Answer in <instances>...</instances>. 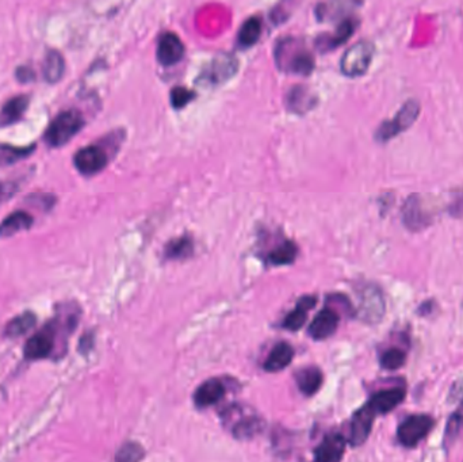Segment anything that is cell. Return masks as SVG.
<instances>
[{"label": "cell", "mask_w": 463, "mask_h": 462, "mask_svg": "<svg viewBox=\"0 0 463 462\" xmlns=\"http://www.w3.org/2000/svg\"><path fill=\"white\" fill-rule=\"evenodd\" d=\"M317 300L313 295H305L298 300L295 308L285 317L283 320V327L287 328L289 331H298L307 323L308 312L311 308H314Z\"/></svg>", "instance_id": "ac0fdd59"}, {"label": "cell", "mask_w": 463, "mask_h": 462, "mask_svg": "<svg viewBox=\"0 0 463 462\" xmlns=\"http://www.w3.org/2000/svg\"><path fill=\"white\" fill-rule=\"evenodd\" d=\"M262 21L258 16L248 18L243 23L237 35V44L240 47H253L262 35Z\"/></svg>", "instance_id": "cb8c5ba5"}, {"label": "cell", "mask_w": 463, "mask_h": 462, "mask_svg": "<svg viewBox=\"0 0 463 462\" xmlns=\"http://www.w3.org/2000/svg\"><path fill=\"white\" fill-rule=\"evenodd\" d=\"M16 80L21 83H30L35 80L34 71L31 69L30 67H26V65H21L16 68Z\"/></svg>", "instance_id": "d6a6232c"}, {"label": "cell", "mask_w": 463, "mask_h": 462, "mask_svg": "<svg viewBox=\"0 0 463 462\" xmlns=\"http://www.w3.org/2000/svg\"><path fill=\"white\" fill-rule=\"evenodd\" d=\"M195 98V93L185 89L182 86H176L171 91V105L175 108H183L187 103H190Z\"/></svg>", "instance_id": "4dcf8cb0"}, {"label": "cell", "mask_w": 463, "mask_h": 462, "mask_svg": "<svg viewBox=\"0 0 463 462\" xmlns=\"http://www.w3.org/2000/svg\"><path fill=\"white\" fill-rule=\"evenodd\" d=\"M224 422L231 427L232 432L236 438H252L261 430V420L255 416L244 415L241 408L232 407L225 411Z\"/></svg>", "instance_id": "52a82bcc"}, {"label": "cell", "mask_w": 463, "mask_h": 462, "mask_svg": "<svg viewBox=\"0 0 463 462\" xmlns=\"http://www.w3.org/2000/svg\"><path fill=\"white\" fill-rule=\"evenodd\" d=\"M433 420L427 415H413L406 417L397 432L399 441L406 447L416 446L433 430Z\"/></svg>", "instance_id": "8992f818"}, {"label": "cell", "mask_w": 463, "mask_h": 462, "mask_svg": "<svg viewBox=\"0 0 463 462\" xmlns=\"http://www.w3.org/2000/svg\"><path fill=\"white\" fill-rule=\"evenodd\" d=\"M356 26H358V21L354 18H348V19L343 21L338 26V29L333 31V34L323 35L317 40V47L321 49L323 52H326V50H332V49L339 47L345 41H348V38L354 34Z\"/></svg>", "instance_id": "9a60e30c"}, {"label": "cell", "mask_w": 463, "mask_h": 462, "mask_svg": "<svg viewBox=\"0 0 463 462\" xmlns=\"http://www.w3.org/2000/svg\"><path fill=\"white\" fill-rule=\"evenodd\" d=\"M74 164L81 175L91 176L108 166V154L99 144L87 145L77 151L74 157Z\"/></svg>", "instance_id": "5b68a950"}, {"label": "cell", "mask_w": 463, "mask_h": 462, "mask_svg": "<svg viewBox=\"0 0 463 462\" xmlns=\"http://www.w3.org/2000/svg\"><path fill=\"white\" fill-rule=\"evenodd\" d=\"M345 450V439L340 434H331L314 451L316 462H340Z\"/></svg>", "instance_id": "7c38bea8"}, {"label": "cell", "mask_w": 463, "mask_h": 462, "mask_svg": "<svg viewBox=\"0 0 463 462\" xmlns=\"http://www.w3.org/2000/svg\"><path fill=\"white\" fill-rule=\"evenodd\" d=\"M30 105L29 95H16L8 99L0 108V128H7L19 123Z\"/></svg>", "instance_id": "8fae6325"}, {"label": "cell", "mask_w": 463, "mask_h": 462, "mask_svg": "<svg viewBox=\"0 0 463 462\" xmlns=\"http://www.w3.org/2000/svg\"><path fill=\"white\" fill-rule=\"evenodd\" d=\"M237 62L231 56H219L205 69L202 77L207 79L210 83H222L236 72Z\"/></svg>", "instance_id": "2e32d148"}, {"label": "cell", "mask_w": 463, "mask_h": 462, "mask_svg": "<svg viewBox=\"0 0 463 462\" xmlns=\"http://www.w3.org/2000/svg\"><path fill=\"white\" fill-rule=\"evenodd\" d=\"M275 59L279 68L292 74L309 75L314 68L313 56L294 38H286L279 43Z\"/></svg>", "instance_id": "7a4b0ae2"}, {"label": "cell", "mask_w": 463, "mask_h": 462, "mask_svg": "<svg viewBox=\"0 0 463 462\" xmlns=\"http://www.w3.org/2000/svg\"><path fill=\"white\" fill-rule=\"evenodd\" d=\"M37 145H28V147H18L11 144L0 142V167H7L16 164V162L28 159L30 154H34Z\"/></svg>", "instance_id": "603a6c76"}, {"label": "cell", "mask_w": 463, "mask_h": 462, "mask_svg": "<svg viewBox=\"0 0 463 462\" xmlns=\"http://www.w3.org/2000/svg\"><path fill=\"white\" fill-rule=\"evenodd\" d=\"M65 72V60L62 53L56 49L47 50L44 65H42V75L49 84L59 83Z\"/></svg>", "instance_id": "7402d4cb"}, {"label": "cell", "mask_w": 463, "mask_h": 462, "mask_svg": "<svg viewBox=\"0 0 463 462\" xmlns=\"http://www.w3.org/2000/svg\"><path fill=\"white\" fill-rule=\"evenodd\" d=\"M84 125V117L79 110H64L49 123L44 133V141L50 148H60L74 139Z\"/></svg>", "instance_id": "6da1fadb"}, {"label": "cell", "mask_w": 463, "mask_h": 462, "mask_svg": "<svg viewBox=\"0 0 463 462\" xmlns=\"http://www.w3.org/2000/svg\"><path fill=\"white\" fill-rule=\"evenodd\" d=\"M362 308L363 313L367 317L372 316H381L384 312V301L381 297V293L378 292L374 288H367L363 292V298H362Z\"/></svg>", "instance_id": "83f0119b"}, {"label": "cell", "mask_w": 463, "mask_h": 462, "mask_svg": "<svg viewBox=\"0 0 463 462\" xmlns=\"http://www.w3.org/2000/svg\"><path fill=\"white\" fill-rule=\"evenodd\" d=\"M405 359L406 355L400 349H389L381 355V366L387 370L400 369L405 364Z\"/></svg>", "instance_id": "f546056e"}, {"label": "cell", "mask_w": 463, "mask_h": 462, "mask_svg": "<svg viewBox=\"0 0 463 462\" xmlns=\"http://www.w3.org/2000/svg\"><path fill=\"white\" fill-rule=\"evenodd\" d=\"M287 108L295 113H305L317 103V96L305 86H294L286 98Z\"/></svg>", "instance_id": "44dd1931"}, {"label": "cell", "mask_w": 463, "mask_h": 462, "mask_svg": "<svg viewBox=\"0 0 463 462\" xmlns=\"http://www.w3.org/2000/svg\"><path fill=\"white\" fill-rule=\"evenodd\" d=\"M144 449L136 442H127L115 454L114 462H141L144 458Z\"/></svg>", "instance_id": "f1b7e54d"}, {"label": "cell", "mask_w": 463, "mask_h": 462, "mask_svg": "<svg viewBox=\"0 0 463 462\" xmlns=\"http://www.w3.org/2000/svg\"><path fill=\"white\" fill-rule=\"evenodd\" d=\"M34 218L25 210H16L6 217L0 224V237H11L19 232L30 230Z\"/></svg>", "instance_id": "e0dca14e"}, {"label": "cell", "mask_w": 463, "mask_h": 462, "mask_svg": "<svg viewBox=\"0 0 463 462\" xmlns=\"http://www.w3.org/2000/svg\"><path fill=\"white\" fill-rule=\"evenodd\" d=\"M295 381L304 395L313 396L323 384V373L316 366H308L295 373Z\"/></svg>", "instance_id": "ffe728a7"}, {"label": "cell", "mask_w": 463, "mask_h": 462, "mask_svg": "<svg viewBox=\"0 0 463 462\" xmlns=\"http://www.w3.org/2000/svg\"><path fill=\"white\" fill-rule=\"evenodd\" d=\"M339 322V313L335 309H321L309 325V335L316 340L326 339L336 332Z\"/></svg>", "instance_id": "30bf717a"}, {"label": "cell", "mask_w": 463, "mask_h": 462, "mask_svg": "<svg viewBox=\"0 0 463 462\" xmlns=\"http://www.w3.org/2000/svg\"><path fill=\"white\" fill-rule=\"evenodd\" d=\"M225 395V385L218 378H210L197 388L194 393V402L198 408L215 405Z\"/></svg>", "instance_id": "4fadbf2b"}, {"label": "cell", "mask_w": 463, "mask_h": 462, "mask_svg": "<svg viewBox=\"0 0 463 462\" xmlns=\"http://www.w3.org/2000/svg\"><path fill=\"white\" fill-rule=\"evenodd\" d=\"M375 416L377 414L371 410L369 404H366L354 414L351 420V432H350V444L353 446H360L367 441Z\"/></svg>", "instance_id": "9c48e42d"}, {"label": "cell", "mask_w": 463, "mask_h": 462, "mask_svg": "<svg viewBox=\"0 0 463 462\" xmlns=\"http://www.w3.org/2000/svg\"><path fill=\"white\" fill-rule=\"evenodd\" d=\"M19 190V184L14 181H1L0 182V205L13 198Z\"/></svg>", "instance_id": "1f68e13d"}, {"label": "cell", "mask_w": 463, "mask_h": 462, "mask_svg": "<svg viewBox=\"0 0 463 462\" xmlns=\"http://www.w3.org/2000/svg\"><path fill=\"white\" fill-rule=\"evenodd\" d=\"M35 322H37V317L34 313L25 312L7 323L4 328V335L8 338H18V337L29 332L31 328L35 325Z\"/></svg>", "instance_id": "484cf974"}, {"label": "cell", "mask_w": 463, "mask_h": 462, "mask_svg": "<svg viewBox=\"0 0 463 462\" xmlns=\"http://www.w3.org/2000/svg\"><path fill=\"white\" fill-rule=\"evenodd\" d=\"M375 47L370 41H359L355 45L348 47L340 60L341 72L348 77L365 75L370 67L374 57Z\"/></svg>", "instance_id": "3957f363"}, {"label": "cell", "mask_w": 463, "mask_h": 462, "mask_svg": "<svg viewBox=\"0 0 463 462\" xmlns=\"http://www.w3.org/2000/svg\"><path fill=\"white\" fill-rule=\"evenodd\" d=\"M420 114V103L416 99H409L406 101L400 111L390 120L381 123V126L377 129L375 139L379 140L381 142L387 141V140L396 137L406 129H409Z\"/></svg>", "instance_id": "277c9868"}, {"label": "cell", "mask_w": 463, "mask_h": 462, "mask_svg": "<svg viewBox=\"0 0 463 462\" xmlns=\"http://www.w3.org/2000/svg\"><path fill=\"white\" fill-rule=\"evenodd\" d=\"M298 255V247L295 246V243L286 240L285 243L279 244L275 249H273L268 257L267 261L274 264V266H285V264H292L295 261Z\"/></svg>", "instance_id": "4316f807"}, {"label": "cell", "mask_w": 463, "mask_h": 462, "mask_svg": "<svg viewBox=\"0 0 463 462\" xmlns=\"http://www.w3.org/2000/svg\"><path fill=\"white\" fill-rule=\"evenodd\" d=\"M404 396H405L404 389L391 388L375 393L367 404L377 415H382L393 411L404 400Z\"/></svg>", "instance_id": "5bb4252c"}, {"label": "cell", "mask_w": 463, "mask_h": 462, "mask_svg": "<svg viewBox=\"0 0 463 462\" xmlns=\"http://www.w3.org/2000/svg\"><path fill=\"white\" fill-rule=\"evenodd\" d=\"M185 55V45L179 35L172 31L163 33L157 43V60L160 64L171 67L182 60Z\"/></svg>", "instance_id": "ba28073f"}, {"label": "cell", "mask_w": 463, "mask_h": 462, "mask_svg": "<svg viewBox=\"0 0 463 462\" xmlns=\"http://www.w3.org/2000/svg\"><path fill=\"white\" fill-rule=\"evenodd\" d=\"M293 356V347L286 342H280L267 356V359L264 362V369L271 371V373L280 371L292 364Z\"/></svg>", "instance_id": "d6986e66"}, {"label": "cell", "mask_w": 463, "mask_h": 462, "mask_svg": "<svg viewBox=\"0 0 463 462\" xmlns=\"http://www.w3.org/2000/svg\"><path fill=\"white\" fill-rule=\"evenodd\" d=\"M194 252V242L190 236H181L166 246L164 254L167 259H185Z\"/></svg>", "instance_id": "d4e9b609"}]
</instances>
